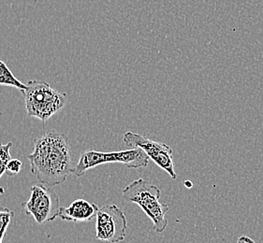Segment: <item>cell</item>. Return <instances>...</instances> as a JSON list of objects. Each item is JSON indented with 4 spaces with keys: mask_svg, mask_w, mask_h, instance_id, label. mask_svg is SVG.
Instances as JSON below:
<instances>
[{
    "mask_svg": "<svg viewBox=\"0 0 263 243\" xmlns=\"http://www.w3.org/2000/svg\"><path fill=\"white\" fill-rule=\"evenodd\" d=\"M27 158L30 170L43 185L57 186L63 184L73 173L71 151L67 136L51 130L39 137L34 150Z\"/></svg>",
    "mask_w": 263,
    "mask_h": 243,
    "instance_id": "obj_1",
    "label": "cell"
},
{
    "mask_svg": "<svg viewBox=\"0 0 263 243\" xmlns=\"http://www.w3.org/2000/svg\"><path fill=\"white\" fill-rule=\"evenodd\" d=\"M160 196L161 191L158 186L142 178L132 181L123 190L124 199L142 208L151 219L153 229L157 233L164 232L168 227L166 214L168 212V206L160 202Z\"/></svg>",
    "mask_w": 263,
    "mask_h": 243,
    "instance_id": "obj_2",
    "label": "cell"
},
{
    "mask_svg": "<svg viewBox=\"0 0 263 243\" xmlns=\"http://www.w3.org/2000/svg\"><path fill=\"white\" fill-rule=\"evenodd\" d=\"M24 95L28 116L40 119L42 123L62 111L68 103V95L54 90L44 80L32 79L27 84Z\"/></svg>",
    "mask_w": 263,
    "mask_h": 243,
    "instance_id": "obj_3",
    "label": "cell"
},
{
    "mask_svg": "<svg viewBox=\"0 0 263 243\" xmlns=\"http://www.w3.org/2000/svg\"><path fill=\"white\" fill-rule=\"evenodd\" d=\"M149 157L142 150L139 148L127 149L110 153L98 152L89 150L81 154L77 164L74 167V174L77 177L84 176L87 170L98 166L111 163H121L128 169L146 168L149 164Z\"/></svg>",
    "mask_w": 263,
    "mask_h": 243,
    "instance_id": "obj_4",
    "label": "cell"
},
{
    "mask_svg": "<svg viewBox=\"0 0 263 243\" xmlns=\"http://www.w3.org/2000/svg\"><path fill=\"white\" fill-rule=\"evenodd\" d=\"M123 141L130 149L139 148L146 153L149 159L158 165L160 169L166 171L172 179L175 180L177 174L175 172L173 149L167 144L154 141L149 137H144L138 133L127 131L123 136Z\"/></svg>",
    "mask_w": 263,
    "mask_h": 243,
    "instance_id": "obj_5",
    "label": "cell"
},
{
    "mask_svg": "<svg viewBox=\"0 0 263 243\" xmlns=\"http://www.w3.org/2000/svg\"><path fill=\"white\" fill-rule=\"evenodd\" d=\"M27 214L34 217L37 224L55 220L60 213L59 197L54 191L43 185L30 187L29 199L23 204Z\"/></svg>",
    "mask_w": 263,
    "mask_h": 243,
    "instance_id": "obj_6",
    "label": "cell"
},
{
    "mask_svg": "<svg viewBox=\"0 0 263 243\" xmlns=\"http://www.w3.org/2000/svg\"><path fill=\"white\" fill-rule=\"evenodd\" d=\"M127 221L125 213L111 204L100 208L96 221V238L106 242L123 241L126 235Z\"/></svg>",
    "mask_w": 263,
    "mask_h": 243,
    "instance_id": "obj_7",
    "label": "cell"
},
{
    "mask_svg": "<svg viewBox=\"0 0 263 243\" xmlns=\"http://www.w3.org/2000/svg\"><path fill=\"white\" fill-rule=\"evenodd\" d=\"M99 210L95 203L79 198L73 201L69 207H61L59 216L69 222H89L97 217Z\"/></svg>",
    "mask_w": 263,
    "mask_h": 243,
    "instance_id": "obj_8",
    "label": "cell"
},
{
    "mask_svg": "<svg viewBox=\"0 0 263 243\" xmlns=\"http://www.w3.org/2000/svg\"><path fill=\"white\" fill-rule=\"evenodd\" d=\"M0 85L14 87L22 92L27 90V85H24L17 79L7 64L2 60H0Z\"/></svg>",
    "mask_w": 263,
    "mask_h": 243,
    "instance_id": "obj_9",
    "label": "cell"
},
{
    "mask_svg": "<svg viewBox=\"0 0 263 243\" xmlns=\"http://www.w3.org/2000/svg\"><path fill=\"white\" fill-rule=\"evenodd\" d=\"M13 212L10 209L0 206V243H3V238L5 237L7 229L11 224Z\"/></svg>",
    "mask_w": 263,
    "mask_h": 243,
    "instance_id": "obj_10",
    "label": "cell"
},
{
    "mask_svg": "<svg viewBox=\"0 0 263 243\" xmlns=\"http://www.w3.org/2000/svg\"><path fill=\"white\" fill-rule=\"evenodd\" d=\"M13 143L0 144V178L7 171V167L11 159V148Z\"/></svg>",
    "mask_w": 263,
    "mask_h": 243,
    "instance_id": "obj_11",
    "label": "cell"
},
{
    "mask_svg": "<svg viewBox=\"0 0 263 243\" xmlns=\"http://www.w3.org/2000/svg\"><path fill=\"white\" fill-rule=\"evenodd\" d=\"M23 163L19 159L11 158L7 167V171L6 173L10 176H15L21 171Z\"/></svg>",
    "mask_w": 263,
    "mask_h": 243,
    "instance_id": "obj_12",
    "label": "cell"
},
{
    "mask_svg": "<svg viewBox=\"0 0 263 243\" xmlns=\"http://www.w3.org/2000/svg\"><path fill=\"white\" fill-rule=\"evenodd\" d=\"M237 243H256L252 238H249L248 236H241L240 238H238Z\"/></svg>",
    "mask_w": 263,
    "mask_h": 243,
    "instance_id": "obj_13",
    "label": "cell"
}]
</instances>
